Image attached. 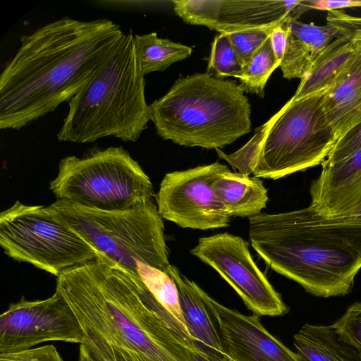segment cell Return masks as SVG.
<instances>
[{
    "instance_id": "cell-1",
    "label": "cell",
    "mask_w": 361,
    "mask_h": 361,
    "mask_svg": "<svg viewBox=\"0 0 361 361\" xmlns=\"http://www.w3.org/2000/svg\"><path fill=\"white\" fill-rule=\"evenodd\" d=\"M123 33L106 18L65 17L22 36L0 75V128L19 130L69 102Z\"/></svg>"
},
{
    "instance_id": "cell-2",
    "label": "cell",
    "mask_w": 361,
    "mask_h": 361,
    "mask_svg": "<svg viewBox=\"0 0 361 361\" xmlns=\"http://www.w3.org/2000/svg\"><path fill=\"white\" fill-rule=\"evenodd\" d=\"M56 290L77 317L82 344L104 361H192L151 307L143 281L106 256L63 271Z\"/></svg>"
},
{
    "instance_id": "cell-3",
    "label": "cell",
    "mask_w": 361,
    "mask_h": 361,
    "mask_svg": "<svg viewBox=\"0 0 361 361\" xmlns=\"http://www.w3.org/2000/svg\"><path fill=\"white\" fill-rule=\"evenodd\" d=\"M251 245L273 270L321 298L348 294L361 256L331 238L307 207L249 218Z\"/></svg>"
},
{
    "instance_id": "cell-4",
    "label": "cell",
    "mask_w": 361,
    "mask_h": 361,
    "mask_svg": "<svg viewBox=\"0 0 361 361\" xmlns=\"http://www.w3.org/2000/svg\"><path fill=\"white\" fill-rule=\"evenodd\" d=\"M145 86L144 76L137 68L134 35L130 30L68 102L58 140L87 143L114 136L125 142L137 141L150 121Z\"/></svg>"
},
{
    "instance_id": "cell-5",
    "label": "cell",
    "mask_w": 361,
    "mask_h": 361,
    "mask_svg": "<svg viewBox=\"0 0 361 361\" xmlns=\"http://www.w3.org/2000/svg\"><path fill=\"white\" fill-rule=\"evenodd\" d=\"M149 106L157 134L180 146L220 149L251 131V106L240 85L207 73L178 78Z\"/></svg>"
},
{
    "instance_id": "cell-6",
    "label": "cell",
    "mask_w": 361,
    "mask_h": 361,
    "mask_svg": "<svg viewBox=\"0 0 361 361\" xmlns=\"http://www.w3.org/2000/svg\"><path fill=\"white\" fill-rule=\"evenodd\" d=\"M47 209L133 276L140 277V263L164 271L170 265L163 220L153 200L119 211L92 209L61 200Z\"/></svg>"
},
{
    "instance_id": "cell-7",
    "label": "cell",
    "mask_w": 361,
    "mask_h": 361,
    "mask_svg": "<svg viewBox=\"0 0 361 361\" xmlns=\"http://www.w3.org/2000/svg\"><path fill=\"white\" fill-rule=\"evenodd\" d=\"M49 189L58 200L104 211L126 210L153 200L149 178L122 147L64 157Z\"/></svg>"
},
{
    "instance_id": "cell-8",
    "label": "cell",
    "mask_w": 361,
    "mask_h": 361,
    "mask_svg": "<svg viewBox=\"0 0 361 361\" xmlns=\"http://www.w3.org/2000/svg\"><path fill=\"white\" fill-rule=\"evenodd\" d=\"M324 92L294 100L279 111L261 145L252 174L276 180L322 164L337 138L323 104Z\"/></svg>"
},
{
    "instance_id": "cell-9",
    "label": "cell",
    "mask_w": 361,
    "mask_h": 361,
    "mask_svg": "<svg viewBox=\"0 0 361 361\" xmlns=\"http://www.w3.org/2000/svg\"><path fill=\"white\" fill-rule=\"evenodd\" d=\"M0 245L17 262H27L58 277L73 267L104 255L42 205L17 200L0 214Z\"/></svg>"
},
{
    "instance_id": "cell-10",
    "label": "cell",
    "mask_w": 361,
    "mask_h": 361,
    "mask_svg": "<svg viewBox=\"0 0 361 361\" xmlns=\"http://www.w3.org/2000/svg\"><path fill=\"white\" fill-rule=\"evenodd\" d=\"M228 171L226 165L216 161L166 173L156 195L159 214L182 228L207 230L228 226L231 217L212 187L218 176Z\"/></svg>"
},
{
    "instance_id": "cell-11",
    "label": "cell",
    "mask_w": 361,
    "mask_h": 361,
    "mask_svg": "<svg viewBox=\"0 0 361 361\" xmlns=\"http://www.w3.org/2000/svg\"><path fill=\"white\" fill-rule=\"evenodd\" d=\"M190 252L216 270L255 314L281 316L288 312L241 237L228 233L202 237Z\"/></svg>"
},
{
    "instance_id": "cell-12",
    "label": "cell",
    "mask_w": 361,
    "mask_h": 361,
    "mask_svg": "<svg viewBox=\"0 0 361 361\" xmlns=\"http://www.w3.org/2000/svg\"><path fill=\"white\" fill-rule=\"evenodd\" d=\"M53 341L84 342L77 317L56 290L44 300H28L23 296L0 316V353L19 352Z\"/></svg>"
},
{
    "instance_id": "cell-13",
    "label": "cell",
    "mask_w": 361,
    "mask_h": 361,
    "mask_svg": "<svg viewBox=\"0 0 361 361\" xmlns=\"http://www.w3.org/2000/svg\"><path fill=\"white\" fill-rule=\"evenodd\" d=\"M295 1H173L177 16L188 24L204 25L219 33L264 27L308 11Z\"/></svg>"
},
{
    "instance_id": "cell-14",
    "label": "cell",
    "mask_w": 361,
    "mask_h": 361,
    "mask_svg": "<svg viewBox=\"0 0 361 361\" xmlns=\"http://www.w3.org/2000/svg\"><path fill=\"white\" fill-rule=\"evenodd\" d=\"M216 326L225 356L231 361H302L262 325L257 315H245L221 305L200 288Z\"/></svg>"
},
{
    "instance_id": "cell-15",
    "label": "cell",
    "mask_w": 361,
    "mask_h": 361,
    "mask_svg": "<svg viewBox=\"0 0 361 361\" xmlns=\"http://www.w3.org/2000/svg\"><path fill=\"white\" fill-rule=\"evenodd\" d=\"M310 194V205L322 216L341 214L361 204V148L337 163L322 164Z\"/></svg>"
},
{
    "instance_id": "cell-16",
    "label": "cell",
    "mask_w": 361,
    "mask_h": 361,
    "mask_svg": "<svg viewBox=\"0 0 361 361\" xmlns=\"http://www.w3.org/2000/svg\"><path fill=\"white\" fill-rule=\"evenodd\" d=\"M324 109L337 140L361 123V41L334 82L324 92Z\"/></svg>"
},
{
    "instance_id": "cell-17",
    "label": "cell",
    "mask_w": 361,
    "mask_h": 361,
    "mask_svg": "<svg viewBox=\"0 0 361 361\" xmlns=\"http://www.w3.org/2000/svg\"><path fill=\"white\" fill-rule=\"evenodd\" d=\"M288 36L280 63L283 77L301 78L321 52L340 37L329 25H317L298 20L288 22Z\"/></svg>"
},
{
    "instance_id": "cell-18",
    "label": "cell",
    "mask_w": 361,
    "mask_h": 361,
    "mask_svg": "<svg viewBox=\"0 0 361 361\" xmlns=\"http://www.w3.org/2000/svg\"><path fill=\"white\" fill-rule=\"evenodd\" d=\"M174 281L182 314L196 347L224 355L214 322L200 293V286L174 265L166 271Z\"/></svg>"
},
{
    "instance_id": "cell-19",
    "label": "cell",
    "mask_w": 361,
    "mask_h": 361,
    "mask_svg": "<svg viewBox=\"0 0 361 361\" xmlns=\"http://www.w3.org/2000/svg\"><path fill=\"white\" fill-rule=\"evenodd\" d=\"M212 187L230 217L250 218L258 215L269 200L268 191L259 178L240 173L224 172Z\"/></svg>"
},
{
    "instance_id": "cell-20",
    "label": "cell",
    "mask_w": 361,
    "mask_h": 361,
    "mask_svg": "<svg viewBox=\"0 0 361 361\" xmlns=\"http://www.w3.org/2000/svg\"><path fill=\"white\" fill-rule=\"evenodd\" d=\"M354 47L355 42L343 37L332 41L300 78L293 99L298 100L327 90L343 71Z\"/></svg>"
},
{
    "instance_id": "cell-21",
    "label": "cell",
    "mask_w": 361,
    "mask_h": 361,
    "mask_svg": "<svg viewBox=\"0 0 361 361\" xmlns=\"http://www.w3.org/2000/svg\"><path fill=\"white\" fill-rule=\"evenodd\" d=\"M302 361H361L355 349L343 341L331 325L305 324L293 336Z\"/></svg>"
},
{
    "instance_id": "cell-22",
    "label": "cell",
    "mask_w": 361,
    "mask_h": 361,
    "mask_svg": "<svg viewBox=\"0 0 361 361\" xmlns=\"http://www.w3.org/2000/svg\"><path fill=\"white\" fill-rule=\"evenodd\" d=\"M134 44L138 71L144 77L166 70L190 57L192 52L190 47L160 38L156 32L134 35Z\"/></svg>"
},
{
    "instance_id": "cell-23",
    "label": "cell",
    "mask_w": 361,
    "mask_h": 361,
    "mask_svg": "<svg viewBox=\"0 0 361 361\" xmlns=\"http://www.w3.org/2000/svg\"><path fill=\"white\" fill-rule=\"evenodd\" d=\"M307 207L313 221L331 238L361 256V204L351 211L331 216L320 215L310 205Z\"/></svg>"
},
{
    "instance_id": "cell-24",
    "label": "cell",
    "mask_w": 361,
    "mask_h": 361,
    "mask_svg": "<svg viewBox=\"0 0 361 361\" xmlns=\"http://www.w3.org/2000/svg\"><path fill=\"white\" fill-rule=\"evenodd\" d=\"M137 273L157 302L183 328L188 330L173 279L166 272L142 263L138 264Z\"/></svg>"
},
{
    "instance_id": "cell-25",
    "label": "cell",
    "mask_w": 361,
    "mask_h": 361,
    "mask_svg": "<svg viewBox=\"0 0 361 361\" xmlns=\"http://www.w3.org/2000/svg\"><path fill=\"white\" fill-rule=\"evenodd\" d=\"M281 61L276 58L272 49L270 37L257 49L250 61L244 68L240 88L243 92L264 95V87L274 71L280 66Z\"/></svg>"
},
{
    "instance_id": "cell-26",
    "label": "cell",
    "mask_w": 361,
    "mask_h": 361,
    "mask_svg": "<svg viewBox=\"0 0 361 361\" xmlns=\"http://www.w3.org/2000/svg\"><path fill=\"white\" fill-rule=\"evenodd\" d=\"M244 68L226 33H219L213 41L207 73L218 77L238 78Z\"/></svg>"
},
{
    "instance_id": "cell-27",
    "label": "cell",
    "mask_w": 361,
    "mask_h": 361,
    "mask_svg": "<svg viewBox=\"0 0 361 361\" xmlns=\"http://www.w3.org/2000/svg\"><path fill=\"white\" fill-rule=\"evenodd\" d=\"M278 116L279 111L264 125L256 128L252 138L234 153L227 154L220 149H216L219 157L226 161L233 169L238 170L239 173L247 176L252 174L253 167L261 145L268 130Z\"/></svg>"
},
{
    "instance_id": "cell-28",
    "label": "cell",
    "mask_w": 361,
    "mask_h": 361,
    "mask_svg": "<svg viewBox=\"0 0 361 361\" xmlns=\"http://www.w3.org/2000/svg\"><path fill=\"white\" fill-rule=\"evenodd\" d=\"M290 19L268 26L245 28L226 33L243 68L247 66L254 54L270 37L275 27Z\"/></svg>"
},
{
    "instance_id": "cell-29",
    "label": "cell",
    "mask_w": 361,
    "mask_h": 361,
    "mask_svg": "<svg viewBox=\"0 0 361 361\" xmlns=\"http://www.w3.org/2000/svg\"><path fill=\"white\" fill-rule=\"evenodd\" d=\"M332 326L340 338L355 349L361 360V302L350 305Z\"/></svg>"
},
{
    "instance_id": "cell-30",
    "label": "cell",
    "mask_w": 361,
    "mask_h": 361,
    "mask_svg": "<svg viewBox=\"0 0 361 361\" xmlns=\"http://www.w3.org/2000/svg\"><path fill=\"white\" fill-rule=\"evenodd\" d=\"M361 148V123L353 126L336 142L322 164H332L341 161Z\"/></svg>"
},
{
    "instance_id": "cell-31",
    "label": "cell",
    "mask_w": 361,
    "mask_h": 361,
    "mask_svg": "<svg viewBox=\"0 0 361 361\" xmlns=\"http://www.w3.org/2000/svg\"><path fill=\"white\" fill-rule=\"evenodd\" d=\"M327 25L334 28L340 37L351 42L361 41V17L350 16L341 10L327 11Z\"/></svg>"
},
{
    "instance_id": "cell-32",
    "label": "cell",
    "mask_w": 361,
    "mask_h": 361,
    "mask_svg": "<svg viewBox=\"0 0 361 361\" xmlns=\"http://www.w3.org/2000/svg\"><path fill=\"white\" fill-rule=\"evenodd\" d=\"M0 361H63L54 345H46L19 352L0 353Z\"/></svg>"
},
{
    "instance_id": "cell-33",
    "label": "cell",
    "mask_w": 361,
    "mask_h": 361,
    "mask_svg": "<svg viewBox=\"0 0 361 361\" xmlns=\"http://www.w3.org/2000/svg\"><path fill=\"white\" fill-rule=\"evenodd\" d=\"M302 4L308 10H341L345 8L361 7V1L302 0Z\"/></svg>"
},
{
    "instance_id": "cell-34",
    "label": "cell",
    "mask_w": 361,
    "mask_h": 361,
    "mask_svg": "<svg viewBox=\"0 0 361 361\" xmlns=\"http://www.w3.org/2000/svg\"><path fill=\"white\" fill-rule=\"evenodd\" d=\"M290 19L279 24L270 35V40L274 54L280 61L283 58L288 36V22Z\"/></svg>"
},
{
    "instance_id": "cell-35",
    "label": "cell",
    "mask_w": 361,
    "mask_h": 361,
    "mask_svg": "<svg viewBox=\"0 0 361 361\" xmlns=\"http://www.w3.org/2000/svg\"><path fill=\"white\" fill-rule=\"evenodd\" d=\"M192 361H231L224 355L200 348L190 351Z\"/></svg>"
},
{
    "instance_id": "cell-36",
    "label": "cell",
    "mask_w": 361,
    "mask_h": 361,
    "mask_svg": "<svg viewBox=\"0 0 361 361\" xmlns=\"http://www.w3.org/2000/svg\"><path fill=\"white\" fill-rule=\"evenodd\" d=\"M78 361H104L90 351L85 345L80 344Z\"/></svg>"
}]
</instances>
